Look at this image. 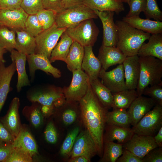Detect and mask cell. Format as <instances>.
Returning a JSON list of instances; mask_svg holds the SVG:
<instances>
[{"instance_id":"obj_53","label":"cell","mask_w":162,"mask_h":162,"mask_svg":"<svg viewBox=\"0 0 162 162\" xmlns=\"http://www.w3.org/2000/svg\"><path fill=\"white\" fill-rule=\"evenodd\" d=\"M64 9L83 4V0H62Z\"/></svg>"},{"instance_id":"obj_9","label":"cell","mask_w":162,"mask_h":162,"mask_svg":"<svg viewBox=\"0 0 162 162\" xmlns=\"http://www.w3.org/2000/svg\"><path fill=\"white\" fill-rule=\"evenodd\" d=\"M66 28H59L56 23L43 30L35 37L36 47L35 53L43 55L50 59L52 51Z\"/></svg>"},{"instance_id":"obj_58","label":"cell","mask_w":162,"mask_h":162,"mask_svg":"<svg viewBox=\"0 0 162 162\" xmlns=\"http://www.w3.org/2000/svg\"><path fill=\"white\" fill-rule=\"evenodd\" d=\"M0 26H2L1 24L0 23Z\"/></svg>"},{"instance_id":"obj_16","label":"cell","mask_w":162,"mask_h":162,"mask_svg":"<svg viewBox=\"0 0 162 162\" xmlns=\"http://www.w3.org/2000/svg\"><path fill=\"white\" fill-rule=\"evenodd\" d=\"M155 104L154 101L150 97L142 95L138 96L131 104L127 111L131 125H135Z\"/></svg>"},{"instance_id":"obj_56","label":"cell","mask_w":162,"mask_h":162,"mask_svg":"<svg viewBox=\"0 0 162 162\" xmlns=\"http://www.w3.org/2000/svg\"><path fill=\"white\" fill-rule=\"evenodd\" d=\"M7 50L0 45V63H5L6 61L4 58V55L6 52Z\"/></svg>"},{"instance_id":"obj_29","label":"cell","mask_w":162,"mask_h":162,"mask_svg":"<svg viewBox=\"0 0 162 162\" xmlns=\"http://www.w3.org/2000/svg\"><path fill=\"white\" fill-rule=\"evenodd\" d=\"M84 55V47L74 41L70 49L65 62L71 72L82 69V64Z\"/></svg>"},{"instance_id":"obj_2","label":"cell","mask_w":162,"mask_h":162,"mask_svg":"<svg viewBox=\"0 0 162 162\" xmlns=\"http://www.w3.org/2000/svg\"><path fill=\"white\" fill-rule=\"evenodd\" d=\"M27 96L30 101L40 105L44 116L52 114L66 101L63 88L53 85L32 88L28 91Z\"/></svg>"},{"instance_id":"obj_49","label":"cell","mask_w":162,"mask_h":162,"mask_svg":"<svg viewBox=\"0 0 162 162\" xmlns=\"http://www.w3.org/2000/svg\"><path fill=\"white\" fill-rule=\"evenodd\" d=\"M116 162H143L142 158L138 157L129 151L124 148L122 155Z\"/></svg>"},{"instance_id":"obj_24","label":"cell","mask_w":162,"mask_h":162,"mask_svg":"<svg viewBox=\"0 0 162 162\" xmlns=\"http://www.w3.org/2000/svg\"><path fill=\"white\" fill-rule=\"evenodd\" d=\"M122 21L134 28L151 34H162V22L143 19L139 16L132 17H124Z\"/></svg>"},{"instance_id":"obj_32","label":"cell","mask_w":162,"mask_h":162,"mask_svg":"<svg viewBox=\"0 0 162 162\" xmlns=\"http://www.w3.org/2000/svg\"><path fill=\"white\" fill-rule=\"evenodd\" d=\"M112 93L113 99L112 108L113 110L122 109L126 110L138 96L135 89H126Z\"/></svg>"},{"instance_id":"obj_1","label":"cell","mask_w":162,"mask_h":162,"mask_svg":"<svg viewBox=\"0 0 162 162\" xmlns=\"http://www.w3.org/2000/svg\"><path fill=\"white\" fill-rule=\"evenodd\" d=\"M79 103L83 122L95 143L98 154L101 157L106 115L108 110L98 100L90 85L87 93Z\"/></svg>"},{"instance_id":"obj_25","label":"cell","mask_w":162,"mask_h":162,"mask_svg":"<svg viewBox=\"0 0 162 162\" xmlns=\"http://www.w3.org/2000/svg\"><path fill=\"white\" fill-rule=\"evenodd\" d=\"M104 134V142H113L115 140L124 144L129 140L134 134L130 127H120L106 124Z\"/></svg>"},{"instance_id":"obj_26","label":"cell","mask_w":162,"mask_h":162,"mask_svg":"<svg viewBox=\"0 0 162 162\" xmlns=\"http://www.w3.org/2000/svg\"><path fill=\"white\" fill-rule=\"evenodd\" d=\"M148 42L144 43L139 50V56H152L162 60V34H151Z\"/></svg>"},{"instance_id":"obj_52","label":"cell","mask_w":162,"mask_h":162,"mask_svg":"<svg viewBox=\"0 0 162 162\" xmlns=\"http://www.w3.org/2000/svg\"><path fill=\"white\" fill-rule=\"evenodd\" d=\"M22 0H0V8L13 10L20 8Z\"/></svg>"},{"instance_id":"obj_30","label":"cell","mask_w":162,"mask_h":162,"mask_svg":"<svg viewBox=\"0 0 162 162\" xmlns=\"http://www.w3.org/2000/svg\"><path fill=\"white\" fill-rule=\"evenodd\" d=\"M92 90L97 98L107 110L112 108L113 96L112 92L98 78L90 80Z\"/></svg>"},{"instance_id":"obj_55","label":"cell","mask_w":162,"mask_h":162,"mask_svg":"<svg viewBox=\"0 0 162 162\" xmlns=\"http://www.w3.org/2000/svg\"><path fill=\"white\" fill-rule=\"evenodd\" d=\"M155 142L158 147H162V127L157 133L153 136Z\"/></svg>"},{"instance_id":"obj_20","label":"cell","mask_w":162,"mask_h":162,"mask_svg":"<svg viewBox=\"0 0 162 162\" xmlns=\"http://www.w3.org/2000/svg\"><path fill=\"white\" fill-rule=\"evenodd\" d=\"M13 146L21 149L32 157L38 154L37 146L27 126L22 125L20 131L14 140Z\"/></svg>"},{"instance_id":"obj_46","label":"cell","mask_w":162,"mask_h":162,"mask_svg":"<svg viewBox=\"0 0 162 162\" xmlns=\"http://www.w3.org/2000/svg\"><path fill=\"white\" fill-rule=\"evenodd\" d=\"M46 140L48 143L54 144L58 139V135L56 129L53 122L50 121L47 124L44 132Z\"/></svg>"},{"instance_id":"obj_7","label":"cell","mask_w":162,"mask_h":162,"mask_svg":"<svg viewBox=\"0 0 162 162\" xmlns=\"http://www.w3.org/2000/svg\"><path fill=\"white\" fill-rule=\"evenodd\" d=\"M162 127V106L156 104L132 129L139 135L154 136Z\"/></svg>"},{"instance_id":"obj_57","label":"cell","mask_w":162,"mask_h":162,"mask_svg":"<svg viewBox=\"0 0 162 162\" xmlns=\"http://www.w3.org/2000/svg\"><path fill=\"white\" fill-rule=\"evenodd\" d=\"M122 2L127 3L128 4L130 0H120Z\"/></svg>"},{"instance_id":"obj_48","label":"cell","mask_w":162,"mask_h":162,"mask_svg":"<svg viewBox=\"0 0 162 162\" xmlns=\"http://www.w3.org/2000/svg\"><path fill=\"white\" fill-rule=\"evenodd\" d=\"M44 8L52 10L57 14L64 9L62 0H42Z\"/></svg>"},{"instance_id":"obj_10","label":"cell","mask_w":162,"mask_h":162,"mask_svg":"<svg viewBox=\"0 0 162 162\" xmlns=\"http://www.w3.org/2000/svg\"><path fill=\"white\" fill-rule=\"evenodd\" d=\"M101 21L103 27L102 45L105 46L116 47L118 40L117 30L114 21V12L100 11L93 10Z\"/></svg>"},{"instance_id":"obj_22","label":"cell","mask_w":162,"mask_h":162,"mask_svg":"<svg viewBox=\"0 0 162 162\" xmlns=\"http://www.w3.org/2000/svg\"><path fill=\"white\" fill-rule=\"evenodd\" d=\"M10 52L11 60L14 61L16 64L17 73L16 88L17 92H20L23 87L30 85L26 68L27 55L15 49L12 50Z\"/></svg>"},{"instance_id":"obj_40","label":"cell","mask_w":162,"mask_h":162,"mask_svg":"<svg viewBox=\"0 0 162 162\" xmlns=\"http://www.w3.org/2000/svg\"><path fill=\"white\" fill-rule=\"evenodd\" d=\"M23 30L34 37L43 30L36 14L28 15Z\"/></svg>"},{"instance_id":"obj_51","label":"cell","mask_w":162,"mask_h":162,"mask_svg":"<svg viewBox=\"0 0 162 162\" xmlns=\"http://www.w3.org/2000/svg\"><path fill=\"white\" fill-rule=\"evenodd\" d=\"M13 147L12 143L0 142V162H5Z\"/></svg>"},{"instance_id":"obj_43","label":"cell","mask_w":162,"mask_h":162,"mask_svg":"<svg viewBox=\"0 0 162 162\" xmlns=\"http://www.w3.org/2000/svg\"><path fill=\"white\" fill-rule=\"evenodd\" d=\"M20 7L28 15L36 14L44 9L42 0H22Z\"/></svg>"},{"instance_id":"obj_28","label":"cell","mask_w":162,"mask_h":162,"mask_svg":"<svg viewBox=\"0 0 162 162\" xmlns=\"http://www.w3.org/2000/svg\"><path fill=\"white\" fill-rule=\"evenodd\" d=\"M83 4L100 11H111L118 14L124 10L120 0H83Z\"/></svg>"},{"instance_id":"obj_5","label":"cell","mask_w":162,"mask_h":162,"mask_svg":"<svg viewBox=\"0 0 162 162\" xmlns=\"http://www.w3.org/2000/svg\"><path fill=\"white\" fill-rule=\"evenodd\" d=\"M98 18L93 10L82 4L65 9L57 13L55 23L59 28H70L85 20Z\"/></svg>"},{"instance_id":"obj_23","label":"cell","mask_w":162,"mask_h":162,"mask_svg":"<svg viewBox=\"0 0 162 162\" xmlns=\"http://www.w3.org/2000/svg\"><path fill=\"white\" fill-rule=\"evenodd\" d=\"M84 55L82 64V69L87 74L90 80L99 77L102 68L99 60L94 55L91 46L84 47Z\"/></svg>"},{"instance_id":"obj_8","label":"cell","mask_w":162,"mask_h":162,"mask_svg":"<svg viewBox=\"0 0 162 162\" xmlns=\"http://www.w3.org/2000/svg\"><path fill=\"white\" fill-rule=\"evenodd\" d=\"M72 78L68 87H64L63 93L66 101L78 102L85 95L90 86V80L82 69L73 71Z\"/></svg>"},{"instance_id":"obj_27","label":"cell","mask_w":162,"mask_h":162,"mask_svg":"<svg viewBox=\"0 0 162 162\" xmlns=\"http://www.w3.org/2000/svg\"><path fill=\"white\" fill-rule=\"evenodd\" d=\"M15 33V49L27 55L34 53L36 47L35 37L24 30H16Z\"/></svg>"},{"instance_id":"obj_42","label":"cell","mask_w":162,"mask_h":162,"mask_svg":"<svg viewBox=\"0 0 162 162\" xmlns=\"http://www.w3.org/2000/svg\"><path fill=\"white\" fill-rule=\"evenodd\" d=\"M33 157L27 152L14 147L5 162H32Z\"/></svg>"},{"instance_id":"obj_11","label":"cell","mask_w":162,"mask_h":162,"mask_svg":"<svg viewBox=\"0 0 162 162\" xmlns=\"http://www.w3.org/2000/svg\"><path fill=\"white\" fill-rule=\"evenodd\" d=\"M98 77L101 79L103 84L112 93L128 89L124 80L122 64H119L116 68L109 71H106L102 68Z\"/></svg>"},{"instance_id":"obj_36","label":"cell","mask_w":162,"mask_h":162,"mask_svg":"<svg viewBox=\"0 0 162 162\" xmlns=\"http://www.w3.org/2000/svg\"><path fill=\"white\" fill-rule=\"evenodd\" d=\"M123 144L113 142H104L103 152L100 162H116L122 154Z\"/></svg>"},{"instance_id":"obj_3","label":"cell","mask_w":162,"mask_h":162,"mask_svg":"<svg viewBox=\"0 0 162 162\" xmlns=\"http://www.w3.org/2000/svg\"><path fill=\"white\" fill-rule=\"evenodd\" d=\"M118 40L116 47L127 56L136 55L142 44L151 34L131 26L122 20H117Z\"/></svg>"},{"instance_id":"obj_37","label":"cell","mask_w":162,"mask_h":162,"mask_svg":"<svg viewBox=\"0 0 162 162\" xmlns=\"http://www.w3.org/2000/svg\"><path fill=\"white\" fill-rule=\"evenodd\" d=\"M16 38L15 31L10 30L4 26H0V45L1 46L10 52L15 49Z\"/></svg>"},{"instance_id":"obj_19","label":"cell","mask_w":162,"mask_h":162,"mask_svg":"<svg viewBox=\"0 0 162 162\" xmlns=\"http://www.w3.org/2000/svg\"><path fill=\"white\" fill-rule=\"evenodd\" d=\"M126 56L116 46L102 45L99 49L98 58L102 68L106 70L112 66L122 64Z\"/></svg>"},{"instance_id":"obj_14","label":"cell","mask_w":162,"mask_h":162,"mask_svg":"<svg viewBox=\"0 0 162 162\" xmlns=\"http://www.w3.org/2000/svg\"><path fill=\"white\" fill-rule=\"evenodd\" d=\"M123 147L142 158L150 150L158 146L153 136L134 134L129 140L123 144Z\"/></svg>"},{"instance_id":"obj_6","label":"cell","mask_w":162,"mask_h":162,"mask_svg":"<svg viewBox=\"0 0 162 162\" xmlns=\"http://www.w3.org/2000/svg\"><path fill=\"white\" fill-rule=\"evenodd\" d=\"M73 40L84 47L93 46L99 33L93 19L85 20L74 27L67 28L64 32Z\"/></svg>"},{"instance_id":"obj_54","label":"cell","mask_w":162,"mask_h":162,"mask_svg":"<svg viewBox=\"0 0 162 162\" xmlns=\"http://www.w3.org/2000/svg\"><path fill=\"white\" fill-rule=\"evenodd\" d=\"M91 159L89 158L83 156L78 155L75 157L70 158L68 160L69 162H89Z\"/></svg>"},{"instance_id":"obj_45","label":"cell","mask_w":162,"mask_h":162,"mask_svg":"<svg viewBox=\"0 0 162 162\" xmlns=\"http://www.w3.org/2000/svg\"><path fill=\"white\" fill-rule=\"evenodd\" d=\"M146 0H130L128 3L129 10L126 17H129L139 16L145 10Z\"/></svg>"},{"instance_id":"obj_34","label":"cell","mask_w":162,"mask_h":162,"mask_svg":"<svg viewBox=\"0 0 162 162\" xmlns=\"http://www.w3.org/2000/svg\"><path fill=\"white\" fill-rule=\"evenodd\" d=\"M106 124L120 127H130V121L129 114L126 110L122 109H113L108 111L106 115Z\"/></svg>"},{"instance_id":"obj_4","label":"cell","mask_w":162,"mask_h":162,"mask_svg":"<svg viewBox=\"0 0 162 162\" xmlns=\"http://www.w3.org/2000/svg\"><path fill=\"white\" fill-rule=\"evenodd\" d=\"M140 74L136 88L138 96L149 86L162 83V60L152 56H139Z\"/></svg>"},{"instance_id":"obj_33","label":"cell","mask_w":162,"mask_h":162,"mask_svg":"<svg viewBox=\"0 0 162 162\" xmlns=\"http://www.w3.org/2000/svg\"><path fill=\"white\" fill-rule=\"evenodd\" d=\"M30 106H26L23 109L22 113L30 124L35 128L42 125L44 120L40 105L37 102H32Z\"/></svg>"},{"instance_id":"obj_50","label":"cell","mask_w":162,"mask_h":162,"mask_svg":"<svg viewBox=\"0 0 162 162\" xmlns=\"http://www.w3.org/2000/svg\"><path fill=\"white\" fill-rule=\"evenodd\" d=\"M14 139L7 128L0 120V142L13 143Z\"/></svg>"},{"instance_id":"obj_21","label":"cell","mask_w":162,"mask_h":162,"mask_svg":"<svg viewBox=\"0 0 162 162\" xmlns=\"http://www.w3.org/2000/svg\"><path fill=\"white\" fill-rule=\"evenodd\" d=\"M12 61L7 66L4 63H0V112L10 91L11 81L16 70L15 63Z\"/></svg>"},{"instance_id":"obj_31","label":"cell","mask_w":162,"mask_h":162,"mask_svg":"<svg viewBox=\"0 0 162 162\" xmlns=\"http://www.w3.org/2000/svg\"><path fill=\"white\" fill-rule=\"evenodd\" d=\"M60 37V41L57 44L52 51L49 59L51 63L58 60L65 62L70 47L74 41L65 32Z\"/></svg>"},{"instance_id":"obj_15","label":"cell","mask_w":162,"mask_h":162,"mask_svg":"<svg viewBox=\"0 0 162 162\" xmlns=\"http://www.w3.org/2000/svg\"><path fill=\"white\" fill-rule=\"evenodd\" d=\"M28 15L21 8L13 10L0 9V23L15 31L23 30Z\"/></svg>"},{"instance_id":"obj_41","label":"cell","mask_w":162,"mask_h":162,"mask_svg":"<svg viewBox=\"0 0 162 162\" xmlns=\"http://www.w3.org/2000/svg\"><path fill=\"white\" fill-rule=\"evenodd\" d=\"M143 12L147 19L152 18L158 21L162 20V12L156 0H146V7Z\"/></svg>"},{"instance_id":"obj_39","label":"cell","mask_w":162,"mask_h":162,"mask_svg":"<svg viewBox=\"0 0 162 162\" xmlns=\"http://www.w3.org/2000/svg\"><path fill=\"white\" fill-rule=\"evenodd\" d=\"M57 13L50 10L44 9L36 14L43 30L52 26L56 22Z\"/></svg>"},{"instance_id":"obj_13","label":"cell","mask_w":162,"mask_h":162,"mask_svg":"<svg viewBox=\"0 0 162 162\" xmlns=\"http://www.w3.org/2000/svg\"><path fill=\"white\" fill-rule=\"evenodd\" d=\"M27 61L32 81L34 79L36 71L38 70L52 75L56 78H59L61 76L60 70L53 66L49 59L43 55L34 53L27 55Z\"/></svg>"},{"instance_id":"obj_17","label":"cell","mask_w":162,"mask_h":162,"mask_svg":"<svg viewBox=\"0 0 162 162\" xmlns=\"http://www.w3.org/2000/svg\"><path fill=\"white\" fill-rule=\"evenodd\" d=\"M20 104L19 98H14L10 103L6 114L1 120L14 139L17 136L22 125L19 112Z\"/></svg>"},{"instance_id":"obj_44","label":"cell","mask_w":162,"mask_h":162,"mask_svg":"<svg viewBox=\"0 0 162 162\" xmlns=\"http://www.w3.org/2000/svg\"><path fill=\"white\" fill-rule=\"evenodd\" d=\"M142 94L152 98L156 104L162 106V83L146 87Z\"/></svg>"},{"instance_id":"obj_12","label":"cell","mask_w":162,"mask_h":162,"mask_svg":"<svg viewBox=\"0 0 162 162\" xmlns=\"http://www.w3.org/2000/svg\"><path fill=\"white\" fill-rule=\"evenodd\" d=\"M96 154L97 147L92 136L86 129L82 131L76 138L69 157L83 155L91 159Z\"/></svg>"},{"instance_id":"obj_38","label":"cell","mask_w":162,"mask_h":162,"mask_svg":"<svg viewBox=\"0 0 162 162\" xmlns=\"http://www.w3.org/2000/svg\"><path fill=\"white\" fill-rule=\"evenodd\" d=\"M80 132V128L77 127L68 134L64 141L60 150V154L64 157H69L76 138Z\"/></svg>"},{"instance_id":"obj_35","label":"cell","mask_w":162,"mask_h":162,"mask_svg":"<svg viewBox=\"0 0 162 162\" xmlns=\"http://www.w3.org/2000/svg\"><path fill=\"white\" fill-rule=\"evenodd\" d=\"M62 112V120L66 125L74 123L77 119L78 113L80 112L79 102L66 101L62 106L58 107Z\"/></svg>"},{"instance_id":"obj_47","label":"cell","mask_w":162,"mask_h":162,"mask_svg":"<svg viewBox=\"0 0 162 162\" xmlns=\"http://www.w3.org/2000/svg\"><path fill=\"white\" fill-rule=\"evenodd\" d=\"M142 159L143 162H162V147H158L152 149Z\"/></svg>"},{"instance_id":"obj_18","label":"cell","mask_w":162,"mask_h":162,"mask_svg":"<svg viewBox=\"0 0 162 162\" xmlns=\"http://www.w3.org/2000/svg\"><path fill=\"white\" fill-rule=\"evenodd\" d=\"M122 64L127 88L136 90L140 74L139 56L137 55L127 56Z\"/></svg>"}]
</instances>
